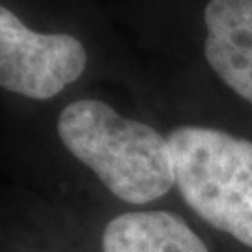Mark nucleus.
<instances>
[{"mask_svg": "<svg viewBox=\"0 0 252 252\" xmlns=\"http://www.w3.org/2000/svg\"><path fill=\"white\" fill-rule=\"evenodd\" d=\"M56 131L65 150L122 202L144 206L176 185L168 138L144 122L124 118L103 101L67 105Z\"/></svg>", "mask_w": 252, "mask_h": 252, "instance_id": "1", "label": "nucleus"}, {"mask_svg": "<svg viewBox=\"0 0 252 252\" xmlns=\"http://www.w3.org/2000/svg\"><path fill=\"white\" fill-rule=\"evenodd\" d=\"M166 138L185 204L252 251V140L200 126L176 127Z\"/></svg>", "mask_w": 252, "mask_h": 252, "instance_id": "2", "label": "nucleus"}, {"mask_svg": "<svg viewBox=\"0 0 252 252\" xmlns=\"http://www.w3.org/2000/svg\"><path fill=\"white\" fill-rule=\"evenodd\" d=\"M86 67V51L69 34H39L0 6V86L30 99H51Z\"/></svg>", "mask_w": 252, "mask_h": 252, "instance_id": "3", "label": "nucleus"}, {"mask_svg": "<svg viewBox=\"0 0 252 252\" xmlns=\"http://www.w3.org/2000/svg\"><path fill=\"white\" fill-rule=\"evenodd\" d=\"M204 21L207 63L252 105V0H211Z\"/></svg>", "mask_w": 252, "mask_h": 252, "instance_id": "4", "label": "nucleus"}, {"mask_svg": "<svg viewBox=\"0 0 252 252\" xmlns=\"http://www.w3.org/2000/svg\"><path fill=\"white\" fill-rule=\"evenodd\" d=\"M103 252H211L204 237L180 215L164 209L127 211L101 235Z\"/></svg>", "mask_w": 252, "mask_h": 252, "instance_id": "5", "label": "nucleus"}]
</instances>
